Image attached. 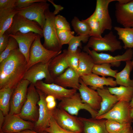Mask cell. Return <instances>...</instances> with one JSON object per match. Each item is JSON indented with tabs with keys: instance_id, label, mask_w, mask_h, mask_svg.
<instances>
[{
	"instance_id": "d6986e66",
	"label": "cell",
	"mask_w": 133,
	"mask_h": 133,
	"mask_svg": "<svg viewBox=\"0 0 133 133\" xmlns=\"http://www.w3.org/2000/svg\"><path fill=\"white\" fill-rule=\"evenodd\" d=\"M115 16L117 22L124 27H132L133 25V0L115 5Z\"/></svg>"
},
{
	"instance_id": "681fc988",
	"label": "cell",
	"mask_w": 133,
	"mask_h": 133,
	"mask_svg": "<svg viewBox=\"0 0 133 133\" xmlns=\"http://www.w3.org/2000/svg\"><path fill=\"white\" fill-rule=\"evenodd\" d=\"M131 0H116L119 3L122 4H125L130 1Z\"/></svg>"
},
{
	"instance_id": "8fae6325",
	"label": "cell",
	"mask_w": 133,
	"mask_h": 133,
	"mask_svg": "<svg viewBox=\"0 0 133 133\" xmlns=\"http://www.w3.org/2000/svg\"><path fill=\"white\" fill-rule=\"evenodd\" d=\"M130 108V102L118 101L108 112L95 118L113 120L121 123H131Z\"/></svg>"
},
{
	"instance_id": "11a10c76",
	"label": "cell",
	"mask_w": 133,
	"mask_h": 133,
	"mask_svg": "<svg viewBox=\"0 0 133 133\" xmlns=\"http://www.w3.org/2000/svg\"><path fill=\"white\" fill-rule=\"evenodd\" d=\"M133 132V131L132 132H130V133H132Z\"/></svg>"
},
{
	"instance_id": "f1b7e54d",
	"label": "cell",
	"mask_w": 133,
	"mask_h": 133,
	"mask_svg": "<svg viewBox=\"0 0 133 133\" xmlns=\"http://www.w3.org/2000/svg\"><path fill=\"white\" fill-rule=\"evenodd\" d=\"M110 92L115 96L118 101L130 102L133 96V87L120 85L119 87H109Z\"/></svg>"
},
{
	"instance_id": "cb8c5ba5",
	"label": "cell",
	"mask_w": 133,
	"mask_h": 133,
	"mask_svg": "<svg viewBox=\"0 0 133 133\" xmlns=\"http://www.w3.org/2000/svg\"><path fill=\"white\" fill-rule=\"evenodd\" d=\"M102 99L100 110L96 117L103 115L109 111L118 101L116 97L111 94L108 88L104 87L96 90Z\"/></svg>"
},
{
	"instance_id": "f35d334b",
	"label": "cell",
	"mask_w": 133,
	"mask_h": 133,
	"mask_svg": "<svg viewBox=\"0 0 133 133\" xmlns=\"http://www.w3.org/2000/svg\"><path fill=\"white\" fill-rule=\"evenodd\" d=\"M54 22L57 30H71L69 23L63 16L60 15L55 16Z\"/></svg>"
},
{
	"instance_id": "9a60e30c",
	"label": "cell",
	"mask_w": 133,
	"mask_h": 133,
	"mask_svg": "<svg viewBox=\"0 0 133 133\" xmlns=\"http://www.w3.org/2000/svg\"><path fill=\"white\" fill-rule=\"evenodd\" d=\"M36 89L46 95H51L56 99L61 101L69 97L77 92L76 90L68 89L62 87L53 83H47L42 81L37 82L35 84Z\"/></svg>"
},
{
	"instance_id": "1f68e13d",
	"label": "cell",
	"mask_w": 133,
	"mask_h": 133,
	"mask_svg": "<svg viewBox=\"0 0 133 133\" xmlns=\"http://www.w3.org/2000/svg\"><path fill=\"white\" fill-rule=\"evenodd\" d=\"M106 125L108 133H128L133 131L130 123H121L107 120Z\"/></svg>"
},
{
	"instance_id": "680465c9",
	"label": "cell",
	"mask_w": 133,
	"mask_h": 133,
	"mask_svg": "<svg viewBox=\"0 0 133 133\" xmlns=\"http://www.w3.org/2000/svg\"><path fill=\"white\" fill-rule=\"evenodd\" d=\"M132 133H133V132H132Z\"/></svg>"
},
{
	"instance_id": "4dcf8cb0",
	"label": "cell",
	"mask_w": 133,
	"mask_h": 133,
	"mask_svg": "<svg viewBox=\"0 0 133 133\" xmlns=\"http://www.w3.org/2000/svg\"><path fill=\"white\" fill-rule=\"evenodd\" d=\"M14 90L8 87L0 89V110L5 116L9 112L10 100Z\"/></svg>"
},
{
	"instance_id": "6da1fadb",
	"label": "cell",
	"mask_w": 133,
	"mask_h": 133,
	"mask_svg": "<svg viewBox=\"0 0 133 133\" xmlns=\"http://www.w3.org/2000/svg\"><path fill=\"white\" fill-rule=\"evenodd\" d=\"M27 64L19 48L0 63V89L5 87L14 89L23 79Z\"/></svg>"
},
{
	"instance_id": "d4e9b609",
	"label": "cell",
	"mask_w": 133,
	"mask_h": 133,
	"mask_svg": "<svg viewBox=\"0 0 133 133\" xmlns=\"http://www.w3.org/2000/svg\"><path fill=\"white\" fill-rule=\"evenodd\" d=\"M78 117L83 124L84 133H108L106 127V119Z\"/></svg>"
},
{
	"instance_id": "836d02e7",
	"label": "cell",
	"mask_w": 133,
	"mask_h": 133,
	"mask_svg": "<svg viewBox=\"0 0 133 133\" xmlns=\"http://www.w3.org/2000/svg\"><path fill=\"white\" fill-rule=\"evenodd\" d=\"M83 20L87 22L89 26L90 29V37L102 36L100 24L94 12L89 17Z\"/></svg>"
},
{
	"instance_id": "52a82bcc",
	"label": "cell",
	"mask_w": 133,
	"mask_h": 133,
	"mask_svg": "<svg viewBox=\"0 0 133 133\" xmlns=\"http://www.w3.org/2000/svg\"><path fill=\"white\" fill-rule=\"evenodd\" d=\"M83 50L92 57L95 65L108 63L112 66L118 67L120 66L122 61L131 60L133 56V50L132 48L128 49L121 55L116 56H113L108 53H98L84 46Z\"/></svg>"
},
{
	"instance_id": "c3c4849f",
	"label": "cell",
	"mask_w": 133,
	"mask_h": 133,
	"mask_svg": "<svg viewBox=\"0 0 133 133\" xmlns=\"http://www.w3.org/2000/svg\"><path fill=\"white\" fill-rule=\"evenodd\" d=\"M17 133H39L37 132L34 131H33L31 130H26L22 131H21ZM42 133H48L46 132H44Z\"/></svg>"
},
{
	"instance_id": "6f0895ef",
	"label": "cell",
	"mask_w": 133,
	"mask_h": 133,
	"mask_svg": "<svg viewBox=\"0 0 133 133\" xmlns=\"http://www.w3.org/2000/svg\"><path fill=\"white\" fill-rule=\"evenodd\" d=\"M132 122L133 123V120H132Z\"/></svg>"
},
{
	"instance_id": "7dc6e473",
	"label": "cell",
	"mask_w": 133,
	"mask_h": 133,
	"mask_svg": "<svg viewBox=\"0 0 133 133\" xmlns=\"http://www.w3.org/2000/svg\"><path fill=\"white\" fill-rule=\"evenodd\" d=\"M45 101L46 103L51 102L56 100L55 98L51 95L46 96L45 98Z\"/></svg>"
},
{
	"instance_id": "f6af8a7d",
	"label": "cell",
	"mask_w": 133,
	"mask_h": 133,
	"mask_svg": "<svg viewBox=\"0 0 133 133\" xmlns=\"http://www.w3.org/2000/svg\"><path fill=\"white\" fill-rule=\"evenodd\" d=\"M46 103L47 107L50 110H52L56 107V100Z\"/></svg>"
},
{
	"instance_id": "f907efd6",
	"label": "cell",
	"mask_w": 133,
	"mask_h": 133,
	"mask_svg": "<svg viewBox=\"0 0 133 133\" xmlns=\"http://www.w3.org/2000/svg\"><path fill=\"white\" fill-rule=\"evenodd\" d=\"M130 117L132 120H133V107L131 108L130 111Z\"/></svg>"
},
{
	"instance_id": "2e32d148",
	"label": "cell",
	"mask_w": 133,
	"mask_h": 133,
	"mask_svg": "<svg viewBox=\"0 0 133 133\" xmlns=\"http://www.w3.org/2000/svg\"><path fill=\"white\" fill-rule=\"evenodd\" d=\"M37 90L40 96L37 103L39 107V116L37 120L34 123L33 129L37 132L42 133L49 126L50 121L52 116V110H49L47 107L45 100L46 95Z\"/></svg>"
},
{
	"instance_id": "7a4b0ae2",
	"label": "cell",
	"mask_w": 133,
	"mask_h": 133,
	"mask_svg": "<svg viewBox=\"0 0 133 133\" xmlns=\"http://www.w3.org/2000/svg\"><path fill=\"white\" fill-rule=\"evenodd\" d=\"M46 21L43 30L44 38L43 46L46 49L53 51H61L62 47L57 35L54 24L55 14L49 9L45 13Z\"/></svg>"
},
{
	"instance_id": "f5cc1de1",
	"label": "cell",
	"mask_w": 133,
	"mask_h": 133,
	"mask_svg": "<svg viewBox=\"0 0 133 133\" xmlns=\"http://www.w3.org/2000/svg\"><path fill=\"white\" fill-rule=\"evenodd\" d=\"M0 133H5L3 132L2 130H0Z\"/></svg>"
},
{
	"instance_id": "30bf717a",
	"label": "cell",
	"mask_w": 133,
	"mask_h": 133,
	"mask_svg": "<svg viewBox=\"0 0 133 133\" xmlns=\"http://www.w3.org/2000/svg\"><path fill=\"white\" fill-rule=\"evenodd\" d=\"M46 0L35 3L25 8L16 9L17 13L27 19L37 22L43 29L46 21L45 13L50 4Z\"/></svg>"
},
{
	"instance_id": "277c9868",
	"label": "cell",
	"mask_w": 133,
	"mask_h": 133,
	"mask_svg": "<svg viewBox=\"0 0 133 133\" xmlns=\"http://www.w3.org/2000/svg\"><path fill=\"white\" fill-rule=\"evenodd\" d=\"M41 38L40 35L37 34L31 46L29 59L27 65V70L36 64L39 63L46 64L49 62L53 58L61 53L62 51H54L46 48L41 44Z\"/></svg>"
},
{
	"instance_id": "d6a6232c",
	"label": "cell",
	"mask_w": 133,
	"mask_h": 133,
	"mask_svg": "<svg viewBox=\"0 0 133 133\" xmlns=\"http://www.w3.org/2000/svg\"><path fill=\"white\" fill-rule=\"evenodd\" d=\"M111 66V65L108 63L94 65L92 69V73L102 77L109 76L115 78L118 70L112 69Z\"/></svg>"
},
{
	"instance_id": "4316f807",
	"label": "cell",
	"mask_w": 133,
	"mask_h": 133,
	"mask_svg": "<svg viewBox=\"0 0 133 133\" xmlns=\"http://www.w3.org/2000/svg\"><path fill=\"white\" fill-rule=\"evenodd\" d=\"M133 68L132 61L126 62L125 67L120 72H117L116 75L115 80L117 84L126 87H133V80L130 79V73Z\"/></svg>"
},
{
	"instance_id": "9f6ffc18",
	"label": "cell",
	"mask_w": 133,
	"mask_h": 133,
	"mask_svg": "<svg viewBox=\"0 0 133 133\" xmlns=\"http://www.w3.org/2000/svg\"><path fill=\"white\" fill-rule=\"evenodd\" d=\"M132 27L133 28V25L132 26Z\"/></svg>"
},
{
	"instance_id": "603a6c76",
	"label": "cell",
	"mask_w": 133,
	"mask_h": 133,
	"mask_svg": "<svg viewBox=\"0 0 133 133\" xmlns=\"http://www.w3.org/2000/svg\"><path fill=\"white\" fill-rule=\"evenodd\" d=\"M80 78L86 85L90 86L95 90L103 88L104 85L113 87H116L117 85L115 81L112 78L100 77L92 73L88 75L81 76Z\"/></svg>"
},
{
	"instance_id": "7c38bea8",
	"label": "cell",
	"mask_w": 133,
	"mask_h": 133,
	"mask_svg": "<svg viewBox=\"0 0 133 133\" xmlns=\"http://www.w3.org/2000/svg\"><path fill=\"white\" fill-rule=\"evenodd\" d=\"M30 83L23 79L14 89L11 97L9 115H17L20 112L26 100L28 86Z\"/></svg>"
},
{
	"instance_id": "9c48e42d",
	"label": "cell",
	"mask_w": 133,
	"mask_h": 133,
	"mask_svg": "<svg viewBox=\"0 0 133 133\" xmlns=\"http://www.w3.org/2000/svg\"><path fill=\"white\" fill-rule=\"evenodd\" d=\"M57 107L65 110L73 116H77L79 111L81 109L87 111L93 118H95L98 113L97 111L82 102L80 94L77 92L61 100L58 104Z\"/></svg>"
},
{
	"instance_id": "e575fe53",
	"label": "cell",
	"mask_w": 133,
	"mask_h": 133,
	"mask_svg": "<svg viewBox=\"0 0 133 133\" xmlns=\"http://www.w3.org/2000/svg\"><path fill=\"white\" fill-rule=\"evenodd\" d=\"M71 24L74 31L79 35L90 36V29L89 26L83 20L80 21L77 17H75L71 21Z\"/></svg>"
},
{
	"instance_id": "ab89813d",
	"label": "cell",
	"mask_w": 133,
	"mask_h": 133,
	"mask_svg": "<svg viewBox=\"0 0 133 133\" xmlns=\"http://www.w3.org/2000/svg\"><path fill=\"white\" fill-rule=\"evenodd\" d=\"M44 132L48 133H75L61 128L57 124L52 116L50 119L49 126L45 129Z\"/></svg>"
},
{
	"instance_id": "5bb4252c",
	"label": "cell",
	"mask_w": 133,
	"mask_h": 133,
	"mask_svg": "<svg viewBox=\"0 0 133 133\" xmlns=\"http://www.w3.org/2000/svg\"><path fill=\"white\" fill-rule=\"evenodd\" d=\"M34 123L24 120L18 115L8 114L5 116L1 129L5 133H17L26 130L33 129Z\"/></svg>"
},
{
	"instance_id": "b9f144b4",
	"label": "cell",
	"mask_w": 133,
	"mask_h": 133,
	"mask_svg": "<svg viewBox=\"0 0 133 133\" xmlns=\"http://www.w3.org/2000/svg\"><path fill=\"white\" fill-rule=\"evenodd\" d=\"M44 0H16L15 3V8L18 9L28 7L33 3L43 1Z\"/></svg>"
},
{
	"instance_id": "816d5d0a",
	"label": "cell",
	"mask_w": 133,
	"mask_h": 133,
	"mask_svg": "<svg viewBox=\"0 0 133 133\" xmlns=\"http://www.w3.org/2000/svg\"><path fill=\"white\" fill-rule=\"evenodd\" d=\"M130 106L131 108L133 107V96L131 101L130 102Z\"/></svg>"
},
{
	"instance_id": "74e56055",
	"label": "cell",
	"mask_w": 133,
	"mask_h": 133,
	"mask_svg": "<svg viewBox=\"0 0 133 133\" xmlns=\"http://www.w3.org/2000/svg\"><path fill=\"white\" fill-rule=\"evenodd\" d=\"M58 37L61 45L68 44L74 36V32L71 30H57Z\"/></svg>"
},
{
	"instance_id": "83f0119b",
	"label": "cell",
	"mask_w": 133,
	"mask_h": 133,
	"mask_svg": "<svg viewBox=\"0 0 133 133\" xmlns=\"http://www.w3.org/2000/svg\"><path fill=\"white\" fill-rule=\"evenodd\" d=\"M92 57L86 52H80L79 56L78 72L80 76L92 73L94 65Z\"/></svg>"
},
{
	"instance_id": "f546056e",
	"label": "cell",
	"mask_w": 133,
	"mask_h": 133,
	"mask_svg": "<svg viewBox=\"0 0 133 133\" xmlns=\"http://www.w3.org/2000/svg\"><path fill=\"white\" fill-rule=\"evenodd\" d=\"M119 36V39L123 43L124 49L133 47V28L132 27H121L115 26L114 27Z\"/></svg>"
},
{
	"instance_id": "8d00e7d4",
	"label": "cell",
	"mask_w": 133,
	"mask_h": 133,
	"mask_svg": "<svg viewBox=\"0 0 133 133\" xmlns=\"http://www.w3.org/2000/svg\"><path fill=\"white\" fill-rule=\"evenodd\" d=\"M18 48V44L16 40L13 37L10 36L7 47L0 54V63L6 59L13 51Z\"/></svg>"
},
{
	"instance_id": "484cf974",
	"label": "cell",
	"mask_w": 133,
	"mask_h": 133,
	"mask_svg": "<svg viewBox=\"0 0 133 133\" xmlns=\"http://www.w3.org/2000/svg\"><path fill=\"white\" fill-rule=\"evenodd\" d=\"M17 13V9L15 8L0 9V36L10 28L14 17Z\"/></svg>"
},
{
	"instance_id": "7bdbcfd3",
	"label": "cell",
	"mask_w": 133,
	"mask_h": 133,
	"mask_svg": "<svg viewBox=\"0 0 133 133\" xmlns=\"http://www.w3.org/2000/svg\"><path fill=\"white\" fill-rule=\"evenodd\" d=\"M10 36L5 33L0 36V54L7 47Z\"/></svg>"
},
{
	"instance_id": "7402d4cb",
	"label": "cell",
	"mask_w": 133,
	"mask_h": 133,
	"mask_svg": "<svg viewBox=\"0 0 133 133\" xmlns=\"http://www.w3.org/2000/svg\"><path fill=\"white\" fill-rule=\"evenodd\" d=\"M67 50L56 56L50 61L49 69L50 75L54 79L63 73L69 67L67 57Z\"/></svg>"
},
{
	"instance_id": "3957f363",
	"label": "cell",
	"mask_w": 133,
	"mask_h": 133,
	"mask_svg": "<svg viewBox=\"0 0 133 133\" xmlns=\"http://www.w3.org/2000/svg\"><path fill=\"white\" fill-rule=\"evenodd\" d=\"M40 96L35 85L30 83L28 87L26 100L20 113L17 114L25 120L35 122L39 116L37 104Z\"/></svg>"
},
{
	"instance_id": "5b68a950",
	"label": "cell",
	"mask_w": 133,
	"mask_h": 133,
	"mask_svg": "<svg viewBox=\"0 0 133 133\" xmlns=\"http://www.w3.org/2000/svg\"><path fill=\"white\" fill-rule=\"evenodd\" d=\"M84 47L97 52L109 51L113 52L122 49L120 42L112 31L100 37L91 36Z\"/></svg>"
},
{
	"instance_id": "e0dca14e",
	"label": "cell",
	"mask_w": 133,
	"mask_h": 133,
	"mask_svg": "<svg viewBox=\"0 0 133 133\" xmlns=\"http://www.w3.org/2000/svg\"><path fill=\"white\" fill-rule=\"evenodd\" d=\"M116 0H97L94 12L100 26L102 34L106 30L111 31L112 22L109 15L108 6L111 2Z\"/></svg>"
},
{
	"instance_id": "ffe728a7",
	"label": "cell",
	"mask_w": 133,
	"mask_h": 133,
	"mask_svg": "<svg viewBox=\"0 0 133 133\" xmlns=\"http://www.w3.org/2000/svg\"><path fill=\"white\" fill-rule=\"evenodd\" d=\"M80 76L73 69L68 67L63 73L53 79L54 83L64 88L78 90L80 84Z\"/></svg>"
},
{
	"instance_id": "ba28073f",
	"label": "cell",
	"mask_w": 133,
	"mask_h": 133,
	"mask_svg": "<svg viewBox=\"0 0 133 133\" xmlns=\"http://www.w3.org/2000/svg\"><path fill=\"white\" fill-rule=\"evenodd\" d=\"M33 32L43 37V29L36 22L30 20L18 13L15 16L10 28L5 32L8 34H14L19 32L26 33Z\"/></svg>"
},
{
	"instance_id": "4fadbf2b",
	"label": "cell",
	"mask_w": 133,
	"mask_h": 133,
	"mask_svg": "<svg viewBox=\"0 0 133 133\" xmlns=\"http://www.w3.org/2000/svg\"><path fill=\"white\" fill-rule=\"evenodd\" d=\"M50 61L46 64L39 63L33 65L26 71L23 79L27 80L30 83L34 85L38 81L44 79V82L46 83H53V79L49 69Z\"/></svg>"
},
{
	"instance_id": "d590c367",
	"label": "cell",
	"mask_w": 133,
	"mask_h": 133,
	"mask_svg": "<svg viewBox=\"0 0 133 133\" xmlns=\"http://www.w3.org/2000/svg\"><path fill=\"white\" fill-rule=\"evenodd\" d=\"M90 36L89 35H79L74 36L70 40L68 44V52L70 53H74L79 50L78 47H81V42L84 43L87 42Z\"/></svg>"
},
{
	"instance_id": "ee69618b",
	"label": "cell",
	"mask_w": 133,
	"mask_h": 133,
	"mask_svg": "<svg viewBox=\"0 0 133 133\" xmlns=\"http://www.w3.org/2000/svg\"><path fill=\"white\" fill-rule=\"evenodd\" d=\"M16 0H0V9L15 8Z\"/></svg>"
},
{
	"instance_id": "bcb514c9",
	"label": "cell",
	"mask_w": 133,
	"mask_h": 133,
	"mask_svg": "<svg viewBox=\"0 0 133 133\" xmlns=\"http://www.w3.org/2000/svg\"><path fill=\"white\" fill-rule=\"evenodd\" d=\"M5 116L2 112L0 110V130L1 129L3 124L4 122Z\"/></svg>"
},
{
	"instance_id": "44dd1931",
	"label": "cell",
	"mask_w": 133,
	"mask_h": 133,
	"mask_svg": "<svg viewBox=\"0 0 133 133\" xmlns=\"http://www.w3.org/2000/svg\"><path fill=\"white\" fill-rule=\"evenodd\" d=\"M37 34L33 32L25 34L18 32L14 34H8L10 36L14 38L17 42L19 50L25 57L27 63L29 59L31 46Z\"/></svg>"
},
{
	"instance_id": "8992f818",
	"label": "cell",
	"mask_w": 133,
	"mask_h": 133,
	"mask_svg": "<svg viewBox=\"0 0 133 133\" xmlns=\"http://www.w3.org/2000/svg\"><path fill=\"white\" fill-rule=\"evenodd\" d=\"M52 115L57 124L63 129L75 133L83 131V125L79 117L65 110L56 107L52 110Z\"/></svg>"
},
{
	"instance_id": "ac0fdd59",
	"label": "cell",
	"mask_w": 133,
	"mask_h": 133,
	"mask_svg": "<svg viewBox=\"0 0 133 133\" xmlns=\"http://www.w3.org/2000/svg\"><path fill=\"white\" fill-rule=\"evenodd\" d=\"M80 85L78 90L82 102L98 112L100 108L101 97L97 91L88 87L80 78Z\"/></svg>"
},
{
	"instance_id": "60d3db41",
	"label": "cell",
	"mask_w": 133,
	"mask_h": 133,
	"mask_svg": "<svg viewBox=\"0 0 133 133\" xmlns=\"http://www.w3.org/2000/svg\"><path fill=\"white\" fill-rule=\"evenodd\" d=\"M80 52L79 50L77 52L74 53H70L67 52V60L69 67L73 69L78 72L79 56Z\"/></svg>"
},
{
	"instance_id": "db71d44e",
	"label": "cell",
	"mask_w": 133,
	"mask_h": 133,
	"mask_svg": "<svg viewBox=\"0 0 133 133\" xmlns=\"http://www.w3.org/2000/svg\"><path fill=\"white\" fill-rule=\"evenodd\" d=\"M132 61V64H133V58Z\"/></svg>"
}]
</instances>
